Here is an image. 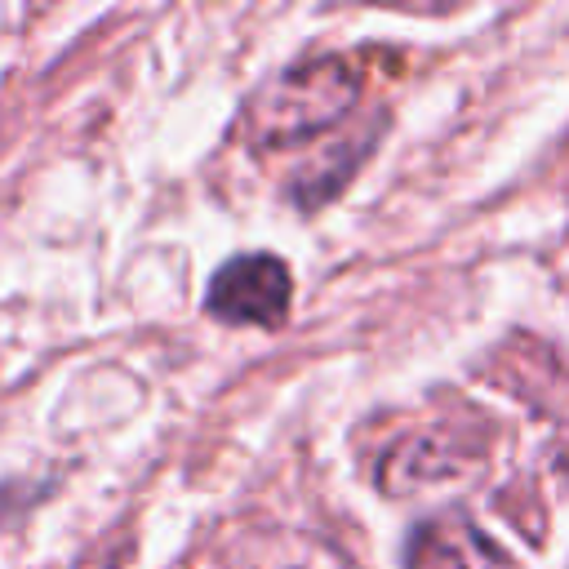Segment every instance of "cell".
<instances>
[{
  "mask_svg": "<svg viewBox=\"0 0 569 569\" xmlns=\"http://www.w3.org/2000/svg\"><path fill=\"white\" fill-rule=\"evenodd\" d=\"M365 71L356 58L325 53L284 67L249 98V133L262 147H298L333 129L360 98Z\"/></svg>",
  "mask_w": 569,
  "mask_h": 569,
  "instance_id": "6da1fadb",
  "label": "cell"
},
{
  "mask_svg": "<svg viewBox=\"0 0 569 569\" xmlns=\"http://www.w3.org/2000/svg\"><path fill=\"white\" fill-rule=\"evenodd\" d=\"M293 280L276 253H240L209 280V311L227 325H280L289 316Z\"/></svg>",
  "mask_w": 569,
  "mask_h": 569,
  "instance_id": "3957f363",
  "label": "cell"
},
{
  "mask_svg": "<svg viewBox=\"0 0 569 569\" xmlns=\"http://www.w3.org/2000/svg\"><path fill=\"white\" fill-rule=\"evenodd\" d=\"M485 476L480 440L453 427H427L396 440L378 462V485L391 498H422V493H458Z\"/></svg>",
  "mask_w": 569,
  "mask_h": 569,
  "instance_id": "7a4b0ae2",
  "label": "cell"
},
{
  "mask_svg": "<svg viewBox=\"0 0 569 569\" xmlns=\"http://www.w3.org/2000/svg\"><path fill=\"white\" fill-rule=\"evenodd\" d=\"M18 498H22V489H18V485H0V525L18 511Z\"/></svg>",
  "mask_w": 569,
  "mask_h": 569,
  "instance_id": "5b68a950",
  "label": "cell"
},
{
  "mask_svg": "<svg viewBox=\"0 0 569 569\" xmlns=\"http://www.w3.org/2000/svg\"><path fill=\"white\" fill-rule=\"evenodd\" d=\"M409 569H516V560L471 516L445 511L413 529Z\"/></svg>",
  "mask_w": 569,
  "mask_h": 569,
  "instance_id": "277c9868",
  "label": "cell"
}]
</instances>
